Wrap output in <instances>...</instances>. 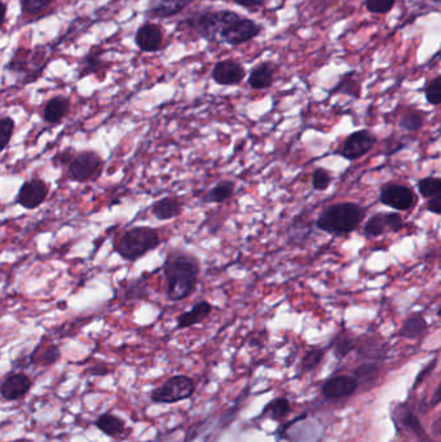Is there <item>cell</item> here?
I'll return each mask as SVG.
<instances>
[{"label": "cell", "instance_id": "4dcf8cb0", "mask_svg": "<svg viewBox=\"0 0 441 442\" xmlns=\"http://www.w3.org/2000/svg\"><path fill=\"white\" fill-rule=\"evenodd\" d=\"M426 98L431 105L441 104V77L435 78L427 84L425 91Z\"/></svg>", "mask_w": 441, "mask_h": 442}, {"label": "cell", "instance_id": "d6986e66", "mask_svg": "<svg viewBox=\"0 0 441 442\" xmlns=\"http://www.w3.org/2000/svg\"><path fill=\"white\" fill-rule=\"evenodd\" d=\"M61 358V349L58 344L49 343L44 344L41 342L38 346L34 348L33 352L29 357V361L34 366H43V368H48L55 363H58Z\"/></svg>", "mask_w": 441, "mask_h": 442}, {"label": "cell", "instance_id": "30bf717a", "mask_svg": "<svg viewBox=\"0 0 441 442\" xmlns=\"http://www.w3.org/2000/svg\"><path fill=\"white\" fill-rule=\"evenodd\" d=\"M150 295V286L144 275L132 278V280H122L118 283L115 290V298L119 299L124 303L131 301H143L147 300Z\"/></svg>", "mask_w": 441, "mask_h": 442}, {"label": "cell", "instance_id": "f1b7e54d", "mask_svg": "<svg viewBox=\"0 0 441 442\" xmlns=\"http://www.w3.org/2000/svg\"><path fill=\"white\" fill-rule=\"evenodd\" d=\"M51 3L52 0H20L22 12L29 16L41 15V12L48 8Z\"/></svg>", "mask_w": 441, "mask_h": 442}, {"label": "cell", "instance_id": "bcb514c9", "mask_svg": "<svg viewBox=\"0 0 441 442\" xmlns=\"http://www.w3.org/2000/svg\"><path fill=\"white\" fill-rule=\"evenodd\" d=\"M437 316H439V317H441V306H440V309L437 311Z\"/></svg>", "mask_w": 441, "mask_h": 442}, {"label": "cell", "instance_id": "4fadbf2b", "mask_svg": "<svg viewBox=\"0 0 441 442\" xmlns=\"http://www.w3.org/2000/svg\"><path fill=\"white\" fill-rule=\"evenodd\" d=\"M136 46L143 52L153 53L159 51L164 43V32L157 24H144L140 26L135 35Z\"/></svg>", "mask_w": 441, "mask_h": 442}, {"label": "cell", "instance_id": "4316f807", "mask_svg": "<svg viewBox=\"0 0 441 442\" xmlns=\"http://www.w3.org/2000/svg\"><path fill=\"white\" fill-rule=\"evenodd\" d=\"M15 131H16V122L12 117L6 115L0 119V140H1L0 150L1 152L7 150V148L11 144V140L15 135Z\"/></svg>", "mask_w": 441, "mask_h": 442}, {"label": "cell", "instance_id": "ac0fdd59", "mask_svg": "<svg viewBox=\"0 0 441 442\" xmlns=\"http://www.w3.org/2000/svg\"><path fill=\"white\" fill-rule=\"evenodd\" d=\"M184 203L178 197H164L152 206V215L159 221H167L181 215Z\"/></svg>", "mask_w": 441, "mask_h": 442}, {"label": "cell", "instance_id": "1f68e13d", "mask_svg": "<svg viewBox=\"0 0 441 442\" xmlns=\"http://www.w3.org/2000/svg\"><path fill=\"white\" fill-rule=\"evenodd\" d=\"M395 1L396 0H365V7L371 13L384 15L393 8Z\"/></svg>", "mask_w": 441, "mask_h": 442}, {"label": "cell", "instance_id": "74e56055", "mask_svg": "<svg viewBox=\"0 0 441 442\" xmlns=\"http://www.w3.org/2000/svg\"><path fill=\"white\" fill-rule=\"evenodd\" d=\"M387 220H388V226H390L391 232H399L402 228V219L399 214H396V212L387 214Z\"/></svg>", "mask_w": 441, "mask_h": 442}, {"label": "cell", "instance_id": "5bb4252c", "mask_svg": "<svg viewBox=\"0 0 441 442\" xmlns=\"http://www.w3.org/2000/svg\"><path fill=\"white\" fill-rule=\"evenodd\" d=\"M213 311V306L210 301L199 300L189 311L178 316V318H176V323H178L176 329H189V327H193L196 325H199V323L206 321L211 316Z\"/></svg>", "mask_w": 441, "mask_h": 442}, {"label": "cell", "instance_id": "d4e9b609", "mask_svg": "<svg viewBox=\"0 0 441 442\" xmlns=\"http://www.w3.org/2000/svg\"><path fill=\"white\" fill-rule=\"evenodd\" d=\"M290 412V402L285 397L270 401L263 410V415H270L273 420H282Z\"/></svg>", "mask_w": 441, "mask_h": 442}, {"label": "cell", "instance_id": "60d3db41", "mask_svg": "<svg viewBox=\"0 0 441 442\" xmlns=\"http://www.w3.org/2000/svg\"><path fill=\"white\" fill-rule=\"evenodd\" d=\"M376 370H378L376 365L368 363V365H364V366H361V368H360L359 370H357V375H359V377H362L364 379H367L369 378L370 375H374Z\"/></svg>", "mask_w": 441, "mask_h": 442}, {"label": "cell", "instance_id": "5b68a950", "mask_svg": "<svg viewBox=\"0 0 441 442\" xmlns=\"http://www.w3.org/2000/svg\"><path fill=\"white\" fill-rule=\"evenodd\" d=\"M196 394V382L188 375H173L150 392L154 403H176L189 400Z\"/></svg>", "mask_w": 441, "mask_h": 442}, {"label": "cell", "instance_id": "8fae6325", "mask_svg": "<svg viewBox=\"0 0 441 442\" xmlns=\"http://www.w3.org/2000/svg\"><path fill=\"white\" fill-rule=\"evenodd\" d=\"M211 77L219 86H238L245 79L246 70L242 65L235 60H223L215 64Z\"/></svg>", "mask_w": 441, "mask_h": 442}, {"label": "cell", "instance_id": "d6a6232c", "mask_svg": "<svg viewBox=\"0 0 441 442\" xmlns=\"http://www.w3.org/2000/svg\"><path fill=\"white\" fill-rule=\"evenodd\" d=\"M324 357V352L321 349H312L308 353L303 357L302 370H313L316 366H319L320 362Z\"/></svg>", "mask_w": 441, "mask_h": 442}, {"label": "cell", "instance_id": "b9f144b4", "mask_svg": "<svg viewBox=\"0 0 441 442\" xmlns=\"http://www.w3.org/2000/svg\"><path fill=\"white\" fill-rule=\"evenodd\" d=\"M233 1L245 8H258V7H262L267 0H233Z\"/></svg>", "mask_w": 441, "mask_h": 442}, {"label": "cell", "instance_id": "ffe728a7", "mask_svg": "<svg viewBox=\"0 0 441 442\" xmlns=\"http://www.w3.org/2000/svg\"><path fill=\"white\" fill-rule=\"evenodd\" d=\"M95 427L107 437H124L126 432H130L127 429V424L121 417L115 415L113 412H104L95 420Z\"/></svg>", "mask_w": 441, "mask_h": 442}, {"label": "cell", "instance_id": "8992f818", "mask_svg": "<svg viewBox=\"0 0 441 442\" xmlns=\"http://www.w3.org/2000/svg\"><path fill=\"white\" fill-rule=\"evenodd\" d=\"M104 169V160L95 150L77 152L72 163L66 167V175L74 183L96 181Z\"/></svg>", "mask_w": 441, "mask_h": 442}, {"label": "cell", "instance_id": "cb8c5ba5", "mask_svg": "<svg viewBox=\"0 0 441 442\" xmlns=\"http://www.w3.org/2000/svg\"><path fill=\"white\" fill-rule=\"evenodd\" d=\"M426 330H427V322L425 318L419 314H414L404 323L401 329V335L409 339L419 338L422 334H425Z\"/></svg>", "mask_w": 441, "mask_h": 442}, {"label": "cell", "instance_id": "f546056e", "mask_svg": "<svg viewBox=\"0 0 441 442\" xmlns=\"http://www.w3.org/2000/svg\"><path fill=\"white\" fill-rule=\"evenodd\" d=\"M423 124V115L419 112H409L405 114L400 121L401 129L409 131V132H414L422 127Z\"/></svg>", "mask_w": 441, "mask_h": 442}, {"label": "cell", "instance_id": "7402d4cb", "mask_svg": "<svg viewBox=\"0 0 441 442\" xmlns=\"http://www.w3.org/2000/svg\"><path fill=\"white\" fill-rule=\"evenodd\" d=\"M236 192V183L232 180H220L204 195L207 203H224L229 201Z\"/></svg>", "mask_w": 441, "mask_h": 442}, {"label": "cell", "instance_id": "484cf974", "mask_svg": "<svg viewBox=\"0 0 441 442\" xmlns=\"http://www.w3.org/2000/svg\"><path fill=\"white\" fill-rule=\"evenodd\" d=\"M387 229L390 230L387 214H376L369 219L364 232L368 237H378L382 235Z\"/></svg>", "mask_w": 441, "mask_h": 442}, {"label": "cell", "instance_id": "ba28073f", "mask_svg": "<svg viewBox=\"0 0 441 442\" xmlns=\"http://www.w3.org/2000/svg\"><path fill=\"white\" fill-rule=\"evenodd\" d=\"M33 386L32 378L22 371L8 372L0 386V394L4 401L15 402L22 400Z\"/></svg>", "mask_w": 441, "mask_h": 442}, {"label": "cell", "instance_id": "836d02e7", "mask_svg": "<svg viewBox=\"0 0 441 442\" xmlns=\"http://www.w3.org/2000/svg\"><path fill=\"white\" fill-rule=\"evenodd\" d=\"M331 183V177L325 169H316L312 175V186L316 190H325Z\"/></svg>", "mask_w": 441, "mask_h": 442}, {"label": "cell", "instance_id": "44dd1931", "mask_svg": "<svg viewBox=\"0 0 441 442\" xmlns=\"http://www.w3.org/2000/svg\"><path fill=\"white\" fill-rule=\"evenodd\" d=\"M275 81V66L270 63L256 65L249 75V86L256 91L270 89Z\"/></svg>", "mask_w": 441, "mask_h": 442}, {"label": "cell", "instance_id": "8d00e7d4", "mask_svg": "<svg viewBox=\"0 0 441 442\" xmlns=\"http://www.w3.org/2000/svg\"><path fill=\"white\" fill-rule=\"evenodd\" d=\"M352 348H353V343H352L351 339H338L336 344H335V353L338 354L339 357H343L345 354L351 352Z\"/></svg>", "mask_w": 441, "mask_h": 442}, {"label": "cell", "instance_id": "f35d334b", "mask_svg": "<svg viewBox=\"0 0 441 442\" xmlns=\"http://www.w3.org/2000/svg\"><path fill=\"white\" fill-rule=\"evenodd\" d=\"M88 371H90L91 375H93V377H104V375H107L112 372L110 368L105 363H96L90 368Z\"/></svg>", "mask_w": 441, "mask_h": 442}, {"label": "cell", "instance_id": "9c48e42d", "mask_svg": "<svg viewBox=\"0 0 441 442\" xmlns=\"http://www.w3.org/2000/svg\"><path fill=\"white\" fill-rule=\"evenodd\" d=\"M381 202L397 211H407L412 209L414 202H416V195L409 189L408 186H397V184H390L382 188L381 195H379Z\"/></svg>", "mask_w": 441, "mask_h": 442}, {"label": "cell", "instance_id": "d590c367", "mask_svg": "<svg viewBox=\"0 0 441 442\" xmlns=\"http://www.w3.org/2000/svg\"><path fill=\"white\" fill-rule=\"evenodd\" d=\"M404 423H405V426L410 428V429L416 434L418 438H421L422 441L428 442V438H427V436H426L425 434V429L421 426V423H419L417 417H414V415H412V414H407V415L404 417Z\"/></svg>", "mask_w": 441, "mask_h": 442}, {"label": "cell", "instance_id": "ab89813d", "mask_svg": "<svg viewBox=\"0 0 441 442\" xmlns=\"http://www.w3.org/2000/svg\"><path fill=\"white\" fill-rule=\"evenodd\" d=\"M427 209L431 211L433 214L441 215V193L435 195L433 198H430V201L427 203Z\"/></svg>", "mask_w": 441, "mask_h": 442}, {"label": "cell", "instance_id": "9a60e30c", "mask_svg": "<svg viewBox=\"0 0 441 442\" xmlns=\"http://www.w3.org/2000/svg\"><path fill=\"white\" fill-rule=\"evenodd\" d=\"M190 0H149L145 16L147 18H169L187 8Z\"/></svg>", "mask_w": 441, "mask_h": 442}, {"label": "cell", "instance_id": "52a82bcc", "mask_svg": "<svg viewBox=\"0 0 441 442\" xmlns=\"http://www.w3.org/2000/svg\"><path fill=\"white\" fill-rule=\"evenodd\" d=\"M49 186L43 178L33 177L26 180L17 193L16 203L25 209H35L47 201Z\"/></svg>", "mask_w": 441, "mask_h": 442}, {"label": "cell", "instance_id": "603a6c76", "mask_svg": "<svg viewBox=\"0 0 441 442\" xmlns=\"http://www.w3.org/2000/svg\"><path fill=\"white\" fill-rule=\"evenodd\" d=\"M101 49H91L90 52L83 57L79 66V78H84L91 74H96L104 69V60L101 58Z\"/></svg>", "mask_w": 441, "mask_h": 442}, {"label": "cell", "instance_id": "7bdbcfd3", "mask_svg": "<svg viewBox=\"0 0 441 442\" xmlns=\"http://www.w3.org/2000/svg\"><path fill=\"white\" fill-rule=\"evenodd\" d=\"M433 434L436 438L441 440V415L433 422Z\"/></svg>", "mask_w": 441, "mask_h": 442}, {"label": "cell", "instance_id": "e575fe53", "mask_svg": "<svg viewBox=\"0 0 441 442\" xmlns=\"http://www.w3.org/2000/svg\"><path fill=\"white\" fill-rule=\"evenodd\" d=\"M75 154L77 152L74 150L73 148H66L64 150L56 153V155L52 158V163L56 167H67L73 161Z\"/></svg>", "mask_w": 441, "mask_h": 442}, {"label": "cell", "instance_id": "83f0119b", "mask_svg": "<svg viewBox=\"0 0 441 442\" xmlns=\"http://www.w3.org/2000/svg\"><path fill=\"white\" fill-rule=\"evenodd\" d=\"M419 193L425 198H433L441 193L440 177H425L418 183Z\"/></svg>", "mask_w": 441, "mask_h": 442}, {"label": "cell", "instance_id": "7c38bea8", "mask_svg": "<svg viewBox=\"0 0 441 442\" xmlns=\"http://www.w3.org/2000/svg\"><path fill=\"white\" fill-rule=\"evenodd\" d=\"M376 144V137L373 136L369 131H357L347 137L342 148V155L345 160L355 161L359 160L362 155L368 153L369 150Z\"/></svg>", "mask_w": 441, "mask_h": 442}, {"label": "cell", "instance_id": "3957f363", "mask_svg": "<svg viewBox=\"0 0 441 442\" xmlns=\"http://www.w3.org/2000/svg\"><path fill=\"white\" fill-rule=\"evenodd\" d=\"M161 243L162 238L158 229L152 226H133L131 229H127L117 240L114 249L123 260L135 263L147 255L150 251L158 249Z\"/></svg>", "mask_w": 441, "mask_h": 442}, {"label": "cell", "instance_id": "f6af8a7d", "mask_svg": "<svg viewBox=\"0 0 441 442\" xmlns=\"http://www.w3.org/2000/svg\"><path fill=\"white\" fill-rule=\"evenodd\" d=\"M439 402H441V383L439 388L436 389V392L433 394V400H431V405L435 406V405H437Z\"/></svg>", "mask_w": 441, "mask_h": 442}, {"label": "cell", "instance_id": "e0dca14e", "mask_svg": "<svg viewBox=\"0 0 441 442\" xmlns=\"http://www.w3.org/2000/svg\"><path fill=\"white\" fill-rule=\"evenodd\" d=\"M357 386H359L357 379L341 375L327 380L322 386V392L327 398H342L351 396L356 391Z\"/></svg>", "mask_w": 441, "mask_h": 442}, {"label": "cell", "instance_id": "6da1fadb", "mask_svg": "<svg viewBox=\"0 0 441 442\" xmlns=\"http://www.w3.org/2000/svg\"><path fill=\"white\" fill-rule=\"evenodd\" d=\"M184 25L199 38L229 46L253 41L263 30L261 25L232 11H204L188 17Z\"/></svg>", "mask_w": 441, "mask_h": 442}, {"label": "cell", "instance_id": "277c9868", "mask_svg": "<svg viewBox=\"0 0 441 442\" xmlns=\"http://www.w3.org/2000/svg\"><path fill=\"white\" fill-rule=\"evenodd\" d=\"M364 209L356 203H339L325 209L316 224L324 232L342 235L353 232L364 219Z\"/></svg>", "mask_w": 441, "mask_h": 442}, {"label": "cell", "instance_id": "ee69618b", "mask_svg": "<svg viewBox=\"0 0 441 442\" xmlns=\"http://www.w3.org/2000/svg\"><path fill=\"white\" fill-rule=\"evenodd\" d=\"M435 363H436V362L433 361V363H431V365H430V366H427V368H426L425 370L422 371V372H421V375H419V377H418L417 378V384L418 383H421V382H422V380H423V378H425L426 375H427V374H428V371H431L433 369V366H435Z\"/></svg>", "mask_w": 441, "mask_h": 442}, {"label": "cell", "instance_id": "2e32d148", "mask_svg": "<svg viewBox=\"0 0 441 442\" xmlns=\"http://www.w3.org/2000/svg\"><path fill=\"white\" fill-rule=\"evenodd\" d=\"M70 112V98L66 96H55L49 98L43 108V121L51 126H58L65 119Z\"/></svg>", "mask_w": 441, "mask_h": 442}, {"label": "cell", "instance_id": "7a4b0ae2", "mask_svg": "<svg viewBox=\"0 0 441 442\" xmlns=\"http://www.w3.org/2000/svg\"><path fill=\"white\" fill-rule=\"evenodd\" d=\"M162 271L166 278L167 300L179 303L196 291L201 274V261L189 251L172 249L164 259Z\"/></svg>", "mask_w": 441, "mask_h": 442}]
</instances>
